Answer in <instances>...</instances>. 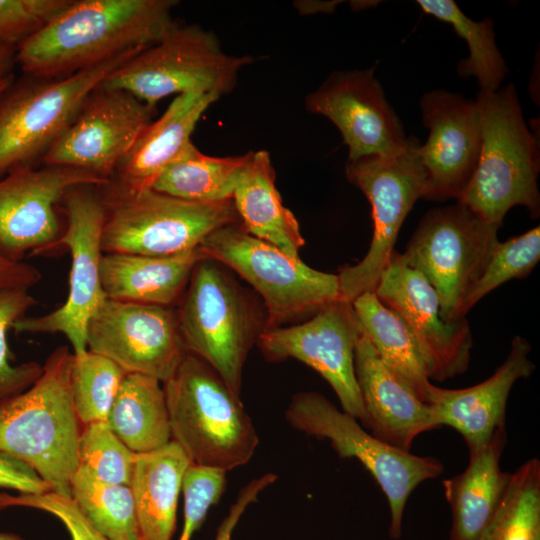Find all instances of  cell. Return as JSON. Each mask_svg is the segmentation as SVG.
<instances>
[{
  "instance_id": "obj_19",
  "label": "cell",
  "mask_w": 540,
  "mask_h": 540,
  "mask_svg": "<svg viewBox=\"0 0 540 540\" xmlns=\"http://www.w3.org/2000/svg\"><path fill=\"white\" fill-rule=\"evenodd\" d=\"M365 70L336 71L305 100L306 109L328 118L349 150L348 160L391 157L407 144L403 124L374 76Z\"/></svg>"
},
{
  "instance_id": "obj_45",
  "label": "cell",
  "mask_w": 540,
  "mask_h": 540,
  "mask_svg": "<svg viewBox=\"0 0 540 540\" xmlns=\"http://www.w3.org/2000/svg\"><path fill=\"white\" fill-rule=\"evenodd\" d=\"M13 83V76L10 75L2 80H0V94L7 89Z\"/></svg>"
},
{
  "instance_id": "obj_44",
  "label": "cell",
  "mask_w": 540,
  "mask_h": 540,
  "mask_svg": "<svg viewBox=\"0 0 540 540\" xmlns=\"http://www.w3.org/2000/svg\"><path fill=\"white\" fill-rule=\"evenodd\" d=\"M13 60H15L14 47L0 44V80L11 75Z\"/></svg>"
},
{
  "instance_id": "obj_21",
  "label": "cell",
  "mask_w": 540,
  "mask_h": 540,
  "mask_svg": "<svg viewBox=\"0 0 540 540\" xmlns=\"http://www.w3.org/2000/svg\"><path fill=\"white\" fill-rule=\"evenodd\" d=\"M354 368L365 415L362 426L373 436L409 452L417 436L441 427L433 407L383 362L362 328Z\"/></svg>"
},
{
  "instance_id": "obj_33",
  "label": "cell",
  "mask_w": 540,
  "mask_h": 540,
  "mask_svg": "<svg viewBox=\"0 0 540 540\" xmlns=\"http://www.w3.org/2000/svg\"><path fill=\"white\" fill-rule=\"evenodd\" d=\"M479 540H540V461L531 458L510 475L501 504Z\"/></svg>"
},
{
  "instance_id": "obj_9",
  "label": "cell",
  "mask_w": 540,
  "mask_h": 540,
  "mask_svg": "<svg viewBox=\"0 0 540 540\" xmlns=\"http://www.w3.org/2000/svg\"><path fill=\"white\" fill-rule=\"evenodd\" d=\"M103 200V253L175 255L198 248L218 228L240 222L232 200L196 203L152 188H112Z\"/></svg>"
},
{
  "instance_id": "obj_3",
  "label": "cell",
  "mask_w": 540,
  "mask_h": 540,
  "mask_svg": "<svg viewBox=\"0 0 540 540\" xmlns=\"http://www.w3.org/2000/svg\"><path fill=\"white\" fill-rule=\"evenodd\" d=\"M481 149L475 172L457 202L500 227L514 206L540 215L537 178L539 142L528 129L512 83L496 91H479Z\"/></svg>"
},
{
  "instance_id": "obj_38",
  "label": "cell",
  "mask_w": 540,
  "mask_h": 540,
  "mask_svg": "<svg viewBox=\"0 0 540 540\" xmlns=\"http://www.w3.org/2000/svg\"><path fill=\"white\" fill-rule=\"evenodd\" d=\"M226 471L190 464L181 485L184 498V522L178 540H191L201 527L210 507L216 505L226 488Z\"/></svg>"
},
{
  "instance_id": "obj_35",
  "label": "cell",
  "mask_w": 540,
  "mask_h": 540,
  "mask_svg": "<svg viewBox=\"0 0 540 540\" xmlns=\"http://www.w3.org/2000/svg\"><path fill=\"white\" fill-rule=\"evenodd\" d=\"M540 259V228L498 242L491 257L472 287L463 305L464 315L485 295L501 284L515 278L526 277Z\"/></svg>"
},
{
  "instance_id": "obj_5",
  "label": "cell",
  "mask_w": 540,
  "mask_h": 540,
  "mask_svg": "<svg viewBox=\"0 0 540 540\" xmlns=\"http://www.w3.org/2000/svg\"><path fill=\"white\" fill-rule=\"evenodd\" d=\"M177 317L188 353L206 362L237 395L248 353L265 330L245 292L216 261L194 268Z\"/></svg>"
},
{
  "instance_id": "obj_27",
  "label": "cell",
  "mask_w": 540,
  "mask_h": 540,
  "mask_svg": "<svg viewBox=\"0 0 540 540\" xmlns=\"http://www.w3.org/2000/svg\"><path fill=\"white\" fill-rule=\"evenodd\" d=\"M232 201L247 233L299 257L305 241L297 219L282 203L267 151L252 152Z\"/></svg>"
},
{
  "instance_id": "obj_18",
  "label": "cell",
  "mask_w": 540,
  "mask_h": 540,
  "mask_svg": "<svg viewBox=\"0 0 540 540\" xmlns=\"http://www.w3.org/2000/svg\"><path fill=\"white\" fill-rule=\"evenodd\" d=\"M374 294L405 323L430 380L444 381L466 372L473 347L466 318L446 322L434 288L397 251H393Z\"/></svg>"
},
{
  "instance_id": "obj_36",
  "label": "cell",
  "mask_w": 540,
  "mask_h": 540,
  "mask_svg": "<svg viewBox=\"0 0 540 540\" xmlns=\"http://www.w3.org/2000/svg\"><path fill=\"white\" fill-rule=\"evenodd\" d=\"M37 304L30 289H0V402L28 389L42 374L43 365L30 361L14 364L8 347V332Z\"/></svg>"
},
{
  "instance_id": "obj_14",
  "label": "cell",
  "mask_w": 540,
  "mask_h": 540,
  "mask_svg": "<svg viewBox=\"0 0 540 540\" xmlns=\"http://www.w3.org/2000/svg\"><path fill=\"white\" fill-rule=\"evenodd\" d=\"M110 183L92 173L64 166L23 167L0 178V253L22 261L23 257L52 252L64 226L57 205L81 186L103 187Z\"/></svg>"
},
{
  "instance_id": "obj_32",
  "label": "cell",
  "mask_w": 540,
  "mask_h": 540,
  "mask_svg": "<svg viewBox=\"0 0 540 540\" xmlns=\"http://www.w3.org/2000/svg\"><path fill=\"white\" fill-rule=\"evenodd\" d=\"M71 498L88 522L110 540H142L129 485L100 481L79 465L72 478Z\"/></svg>"
},
{
  "instance_id": "obj_23",
  "label": "cell",
  "mask_w": 540,
  "mask_h": 540,
  "mask_svg": "<svg viewBox=\"0 0 540 540\" xmlns=\"http://www.w3.org/2000/svg\"><path fill=\"white\" fill-rule=\"evenodd\" d=\"M220 97L211 93L177 95L166 111L152 121L119 164L114 175L123 192L152 188L160 174L192 143L191 135L207 109Z\"/></svg>"
},
{
  "instance_id": "obj_16",
  "label": "cell",
  "mask_w": 540,
  "mask_h": 540,
  "mask_svg": "<svg viewBox=\"0 0 540 540\" xmlns=\"http://www.w3.org/2000/svg\"><path fill=\"white\" fill-rule=\"evenodd\" d=\"M87 350L126 373L167 381L188 353L177 310L170 306L106 299L87 326Z\"/></svg>"
},
{
  "instance_id": "obj_41",
  "label": "cell",
  "mask_w": 540,
  "mask_h": 540,
  "mask_svg": "<svg viewBox=\"0 0 540 540\" xmlns=\"http://www.w3.org/2000/svg\"><path fill=\"white\" fill-rule=\"evenodd\" d=\"M0 488L24 494H43L51 491L49 484L30 466L0 450Z\"/></svg>"
},
{
  "instance_id": "obj_24",
  "label": "cell",
  "mask_w": 540,
  "mask_h": 540,
  "mask_svg": "<svg viewBox=\"0 0 540 540\" xmlns=\"http://www.w3.org/2000/svg\"><path fill=\"white\" fill-rule=\"evenodd\" d=\"M506 442L504 425L482 448L469 454L468 466L462 473L443 480L444 495L452 511L449 540H479L496 514L511 475L500 468Z\"/></svg>"
},
{
  "instance_id": "obj_11",
  "label": "cell",
  "mask_w": 540,
  "mask_h": 540,
  "mask_svg": "<svg viewBox=\"0 0 540 540\" xmlns=\"http://www.w3.org/2000/svg\"><path fill=\"white\" fill-rule=\"evenodd\" d=\"M498 229L457 202L429 210L411 236L401 256L434 288L446 322L465 318L464 301L499 242Z\"/></svg>"
},
{
  "instance_id": "obj_40",
  "label": "cell",
  "mask_w": 540,
  "mask_h": 540,
  "mask_svg": "<svg viewBox=\"0 0 540 540\" xmlns=\"http://www.w3.org/2000/svg\"><path fill=\"white\" fill-rule=\"evenodd\" d=\"M11 507L38 509L55 516L65 526L71 540H110L88 522L71 497L54 491L17 495L0 493V509Z\"/></svg>"
},
{
  "instance_id": "obj_17",
  "label": "cell",
  "mask_w": 540,
  "mask_h": 540,
  "mask_svg": "<svg viewBox=\"0 0 540 540\" xmlns=\"http://www.w3.org/2000/svg\"><path fill=\"white\" fill-rule=\"evenodd\" d=\"M360 332L352 303L338 300L301 324L266 328L257 344L268 361L292 358L313 368L329 383L343 411L362 425L365 415L354 368Z\"/></svg>"
},
{
  "instance_id": "obj_25",
  "label": "cell",
  "mask_w": 540,
  "mask_h": 540,
  "mask_svg": "<svg viewBox=\"0 0 540 540\" xmlns=\"http://www.w3.org/2000/svg\"><path fill=\"white\" fill-rule=\"evenodd\" d=\"M205 258L200 247L168 256L103 253L102 287L108 299L172 307Z\"/></svg>"
},
{
  "instance_id": "obj_39",
  "label": "cell",
  "mask_w": 540,
  "mask_h": 540,
  "mask_svg": "<svg viewBox=\"0 0 540 540\" xmlns=\"http://www.w3.org/2000/svg\"><path fill=\"white\" fill-rule=\"evenodd\" d=\"M71 0H0V44L14 47L44 27Z\"/></svg>"
},
{
  "instance_id": "obj_1",
  "label": "cell",
  "mask_w": 540,
  "mask_h": 540,
  "mask_svg": "<svg viewBox=\"0 0 540 540\" xmlns=\"http://www.w3.org/2000/svg\"><path fill=\"white\" fill-rule=\"evenodd\" d=\"M173 0H76L17 47L32 77L67 76L125 52L144 49L174 25Z\"/></svg>"
},
{
  "instance_id": "obj_46",
  "label": "cell",
  "mask_w": 540,
  "mask_h": 540,
  "mask_svg": "<svg viewBox=\"0 0 540 540\" xmlns=\"http://www.w3.org/2000/svg\"><path fill=\"white\" fill-rule=\"evenodd\" d=\"M0 540H24V539L15 534L0 532Z\"/></svg>"
},
{
  "instance_id": "obj_22",
  "label": "cell",
  "mask_w": 540,
  "mask_h": 540,
  "mask_svg": "<svg viewBox=\"0 0 540 540\" xmlns=\"http://www.w3.org/2000/svg\"><path fill=\"white\" fill-rule=\"evenodd\" d=\"M530 352V343L515 336L504 362L483 382L463 389L433 386L429 404L439 424L459 432L469 454L482 448L499 427L506 425V405L513 385L535 369Z\"/></svg>"
},
{
  "instance_id": "obj_31",
  "label": "cell",
  "mask_w": 540,
  "mask_h": 540,
  "mask_svg": "<svg viewBox=\"0 0 540 540\" xmlns=\"http://www.w3.org/2000/svg\"><path fill=\"white\" fill-rule=\"evenodd\" d=\"M421 9L440 21L449 23L464 39L469 56L459 61L457 72L462 77L474 76L481 91H496L504 80L507 66L494 33V23L485 18L475 21L466 16L452 0H418Z\"/></svg>"
},
{
  "instance_id": "obj_20",
  "label": "cell",
  "mask_w": 540,
  "mask_h": 540,
  "mask_svg": "<svg viewBox=\"0 0 540 540\" xmlns=\"http://www.w3.org/2000/svg\"><path fill=\"white\" fill-rule=\"evenodd\" d=\"M422 120L429 129L419 155L426 180L422 199H460L478 163L481 124L476 100L458 93L433 90L420 100Z\"/></svg>"
},
{
  "instance_id": "obj_10",
  "label": "cell",
  "mask_w": 540,
  "mask_h": 540,
  "mask_svg": "<svg viewBox=\"0 0 540 540\" xmlns=\"http://www.w3.org/2000/svg\"><path fill=\"white\" fill-rule=\"evenodd\" d=\"M285 418L300 432L327 439L341 458H355L371 473L388 501L393 540L402 536L403 514L413 490L444 472L437 458L414 455L379 440L318 392L295 394Z\"/></svg>"
},
{
  "instance_id": "obj_12",
  "label": "cell",
  "mask_w": 540,
  "mask_h": 540,
  "mask_svg": "<svg viewBox=\"0 0 540 540\" xmlns=\"http://www.w3.org/2000/svg\"><path fill=\"white\" fill-rule=\"evenodd\" d=\"M420 145L417 138L408 136L404 149L394 156L347 160L348 181L371 204L373 235L365 257L337 274L341 300L352 303L363 293L374 292L406 216L422 197L426 173L419 155Z\"/></svg>"
},
{
  "instance_id": "obj_43",
  "label": "cell",
  "mask_w": 540,
  "mask_h": 540,
  "mask_svg": "<svg viewBox=\"0 0 540 540\" xmlns=\"http://www.w3.org/2000/svg\"><path fill=\"white\" fill-rule=\"evenodd\" d=\"M41 279L42 274L35 266L9 259L0 253V289L10 287L30 289Z\"/></svg>"
},
{
  "instance_id": "obj_8",
  "label": "cell",
  "mask_w": 540,
  "mask_h": 540,
  "mask_svg": "<svg viewBox=\"0 0 540 540\" xmlns=\"http://www.w3.org/2000/svg\"><path fill=\"white\" fill-rule=\"evenodd\" d=\"M199 247L259 293L267 311L266 328L312 317L341 300L338 275L309 267L299 257L250 235L240 222L213 231Z\"/></svg>"
},
{
  "instance_id": "obj_29",
  "label": "cell",
  "mask_w": 540,
  "mask_h": 540,
  "mask_svg": "<svg viewBox=\"0 0 540 540\" xmlns=\"http://www.w3.org/2000/svg\"><path fill=\"white\" fill-rule=\"evenodd\" d=\"M352 306L360 326L378 356L429 404L433 384L425 362L402 319L374 294L365 292Z\"/></svg>"
},
{
  "instance_id": "obj_30",
  "label": "cell",
  "mask_w": 540,
  "mask_h": 540,
  "mask_svg": "<svg viewBox=\"0 0 540 540\" xmlns=\"http://www.w3.org/2000/svg\"><path fill=\"white\" fill-rule=\"evenodd\" d=\"M251 154L213 157L191 143L160 174L152 189L196 203L232 200Z\"/></svg>"
},
{
  "instance_id": "obj_6",
  "label": "cell",
  "mask_w": 540,
  "mask_h": 540,
  "mask_svg": "<svg viewBox=\"0 0 540 540\" xmlns=\"http://www.w3.org/2000/svg\"><path fill=\"white\" fill-rule=\"evenodd\" d=\"M249 56L226 54L217 37L197 25H174L108 75L103 88L120 89L155 107L164 97L187 92L221 97L235 87Z\"/></svg>"
},
{
  "instance_id": "obj_15",
  "label": "cell",
  "mask_w": 540,
  "mask_h": 540,
  "mask_svg": "<svg viewBox=\"0 0 540 540\" xmlns=\"http://www.w3.org/2000/svg\"><path fill=\"white\" fill-rule=\"evenodd\" d=\"M155 107L100 85L44 154L45 165L83 170L107 181L152 122Z\"/></svg>"
},
{
  "instance_id": "obj_28",
  "label": "cell",
  "mask_w": 540,
  "mask_h": 540,
  "mask_svg": "<svg viewBox=\"0 0 540 540\" xmlns=\"http://www.w3.org/2000/svg\"><path fill=\"white\" fill-rule=\"evenodd\" d=\"M106 422L135 454L165 446L172 436L163 384L148 375L127 373Z\"/></svg>"
},
{
  "instance_id": "obj_37",
  "label": "cell",
  "mask_w": 540,
  "mask_h": 540,
  "mask_svg": "<svg viewBox=\"0 0 540 540\" xmlns=\"http://www.w3.org/2000/svg\"><path fill=\"white\" fill-rule=\"evenodd\" d=\"M135 455L106 421L83 426L78 445L79 465L100 481L130 486Z\"/></svg>"
},
{
  "instance_id": "obj_13",
  "label": "cell",
  "mask_w": 540,
  "mask_h": 540,
  "mask_svg": "<svg viewBox=\"0 0 540 540\" xmlns=\"http://www.w3.org/2000/svg\"><path fill=\"white\" fill-rule=\"evenodd\" d=\"M93 186L70 190L63 199L66 218L55 249L70 252L69 289L65 302L38 316H24L13 327L16 333L63 334L75 355L87 351V326L107 299L101 281L102 230L106 208Z\"/></svg>"
},
{
  "instance_id": "obj_26",
  "label": "cell",
  "mask_w": 540,
  "mask_h": 540,
  "mask_svg": "<svg viewBox=\"0 0 540 540\" xmlns=\"http://www.w3.org/2000/svg\"><path fill=\"white\" fill-rule=\"evenodd\" d=\"M190 464L173 440L157 450L135 455L130 488L142 540H172L182 479Z\"/></svg>"
},
{
  "instance_id": "obj_7",
  "label": "cell",
  "mask_w": 540,
  "mask_h": 540,
  "mask_svg": "<svg viewBox=\"0 0 540 540\" xmlns=\"http://www.w3.org/2000/svg\"><path fill=\"white\" fill-rule=\"evenodd\" d=\"M131 50L76 73L12 83L0 94V178L33 166L75 118L86 98L124 62Z\"/></svg>"
},
{
  "instance_id": "obj_4",
  "label": "cell",
  "mask_w": 540,
  "mask_h": 540,
  "mask_svg": "<svg viewBox=\"0 0 540 540\" xmlns=\"http://www.w3.org/2000/svg\"><path fill=\"white\" fill-rule=\"evenodd\" d=\"M162 384L172 440L191 464L228 472L250 461L256 428L239 395L206 362L187 353Z\"/></svg>"
},
{
  "instance_id": "obj_34",
  "label": "cell",
  "mask_w": 540,
  "mask_h": 540,
  "mask_svg": "<svg viewBox=\"0 0 540 540\" xmlns=\"http://www.w3.org/2000/svg\"><path fill=\"white\" fill-rule=\"evenodd\" d=\"M126 372L112 360L89 350L75 355L70 384L73 405L82 423L106 421Z\"/></svg>"
},
{
  "instance_id": "obj_42",
  "label": "cell",
  "mask_w": 540,
  "mask_h": 540,
  "mask_svg": "<svg viewBox=\"0 0 540 540\" xmlns=\"http://www.w3.org/2000/svg\"><path fill=\"white\" fill-rule=\"evenodd\" d=\"M277 480L274 473H266L251 480L244 486L235 502L231 505L227 516L219 525L215 540H232V534L246 509L258 500L259 494Z\"/></svg>"
},
{
  "instance_id": "obj_2",
  "label": "cell",
  "mask_w": 540,
  "mask_h": 540,
  "mask_svg": "<svg viewBox=\"0 0 540 540\" xmlns=\"http://www.w3.org/2000/svg\"><path fill=\"white\" fill-rule=\"evenodd\" d=\"M72 361L66 346L56 348L28 389L0 402V450L30 466L51 491L69 497L83 428L71 395Z\"/></svg>"
}]
</instances>
